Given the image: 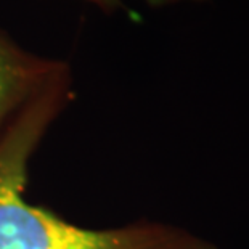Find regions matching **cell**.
<instances>
[{"label":"cell","instance_id":"6da1fadb","mask_svg":"<svg viewBox=\"0 0 249 249\" xmlns=\"http://www.w3.org/2000/svg\"><path fill=\"white\" fill-rule=\"evenodd\" d=\"M71 93L68 72L31 100L0 134V249H215L171 225L92 230L28 203L24 190L31 158Z\"/></svg>","mask_w":249,"mask_h":249},{"label":"cell","instance_id":"7a4b0ae2","mask_svg":"<svg viewBox=\"0 0 249 249\" xmlns=\"http://www.w3.org/2000/svg\"><path fill=\"white\" fill-rule=\"evenodd\" d=\"M68 72L63 61L31 53L0 31V134L31 100Z\"/></svg>","mask_w":249,"mask_h":249},{"label":"cell","instance_id":"3957f363","mask_svg":"<svg viewBox=\"0 0 249 249\" xmlns=\"http://www.w3.org/2000/svg\"><path fill=\"white\" fill-rule=\"evenodd\" d=\"M89 3H93L97 5V7L103 8L105 12H113V10L123 7V3H121V0H86ZM150 5H160V3H164L166 0H146Z\"/></svg>","mask_w":249,"mask_h":249}]
</instances>
